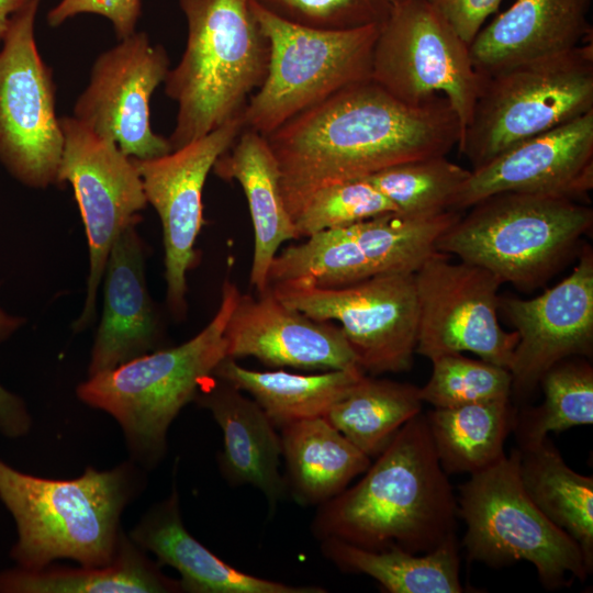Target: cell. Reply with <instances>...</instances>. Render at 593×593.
Listing matches in <instances>:
<instances>
[{"label":"cell","mask_w":593,"mask_h":593,"mask_svg":"<svg viewBox=\"0 0 593 593\" xmlns=\"http://www.w3.org/2000/svg\"><path fill=\"white\" fill-rule=\"evenodd\" d=\"M265 137L294 220L321 188L447 156L458 146L461 128L445 97L409 103L371 78L307 108Z\"/></svg>","instance_id":"obj_1"},{"label":"cell","mask_w":593,"mask_h":593,"mask_svg":"<svg viewBox=\"0 0 593 593\" xmlns=\"http://www.w3.org/2000/svg\"><path fill=\"white\" fill-rule=\"evenodd\" d=\"M353 486L318 505L312 530L382 550L428 552L456 536L458 504L425 414L407 421Z\"/></svg>","instance_id":"obj_2"},{"label":"cell","mask_w":593,"mask_h":593,"mask_svg":"<svg viewBox=\"0 0 593 593\" xmlns=\"http://www.w3.org/2000/svg\"><path fill=\"white\" fill-rule=\"evenodd\" d=\"M135 465L111 470L88 467L78 478L54 480L21 472L0 459V500L18 533L10 556L36 570L57 559L85 567L110 563L123 530L120 518L139 490Z\"/></svg>","instance_id":"obj_3"},{"label":"cell","mask_w":593,"mask_h":593,"mask_svg":"<svg viewBox=\"0 0 593 593\" xmlns=\"http://www.w3.org/2000/svg\"><path fill=\"white\" fill-rule=\"evenodd\" d=\"M179 5L187 43L164 81L177 103L167 137L172 150L242 115L266 77L270 52L254 0H179Z\"/></svg>","instance_id":"obj_4"},{"label":"cell","mask_w":593,"mask_h":593,"mask_svg":"<svg viewBox=\"0 0 593 593\" xmlns=\"http://www.w3.org/2000/svg\"><path fill=\"white\" fill-rule=\"evenodd\" d=\"M239 294L226 278L217 311L194 337L89 376L78 385L83 403L116 419L133 459L144 468L164 458L170 424L226 358L225 327Z\"/></svg>","instance_id":"obj_5"},{"label":"cell","mask_w":593,"mask_h":593,"mask_svg":"<svg viewBox=\"0 0 593 593\" xmlns=\"http://www.w3.org/2000/svg\"><path fill=\"white\" fill-rule=\"evenodd\" d=\"M469 209L436 250L524 289L545 282L593 224L591 206L555 194L501 192Z\"/></svg>","instance_id":"obj_6"},{"label":"cell","mask_w":593,"mask_h":593,"mask_svg":"<svg viewBox=\"0 0 593 593\" xmlns=\"http://www.w3.org/2000/svg\"><path fill=\"white\" fill-rule=\"evenodd\" d=\"M593 110V42L483 77L461 139L477 169L507 148Z\"/></svg>","instance_id":"obj_7"},{"label":"cell","mask_w":593,"mask_h":593,"mask_svg":"<svg viewBox=\"0 0 593 593\" xmlns=\"http://www.w3.org/2000/svg\"><path fill=\"white\" fill-rule=\"evenodd\" d=\"M518 460L516 448L459 486L458 517L467 528L461 545L468 559L493 568L526 560L549 590L568 585L569 578L584 581L591 572L581 548L527 495Z\"/></svg>","instance_id":"obj_8"},{"label":"cell","mask_w":593,"mask_h":593,"mask_svg":"<svg viewBox=\"0 0 593 593\" xmlns=\"http://www.w3.org/2000/svg\"><path fill=\"white\" fill-rule=\"evenodd\" d=\"M254 11L270 52L266 77L242 113L244 127L266 136L337 91L371 79L381 25L318 30L284 21L255 0Z\"/></svg>","instance_id":"obj_9"},{"label":"cell","mask_w":593,"mask_h":593,"mask_svg":"<svg viewBox=\"0 0 593 593\" xmlns=\"http://www.w3.org/2000/svg\"><path fill=\"white\" fill-rule=\"evenodd\" d=\"M42 0H27L10 19L0 48V161L22 183H57L64 147L52 69L35 41Z\"/></svg>","instance_id":"obj_10"},{"label":"cell","mask_w":593,"mask_h":593,"mask_svg":"<svg viewBox=\"0 0 593 593\" xmlns=\"http://www.w3.org/2000/svg\"><path fill=\"white\" fill-rule=\"evenodd\" d=\"M269 286L279 300L309 317L338 322L365 373L412 367L418 334L414 273H378L339 288L304 280Z\"/></svg>","instance_id":"obj_11"},{"label":"cell","mask_w":593,"mask_h":593,"mask_svg":"<svg viewBox=\"0 0 593 593\" xmlns=\"http://www.w3.org/2000/svg\"><path fill=\"white\" fill-rule=\"evenodd\" d=\"M371 78L409 103L445 97L458 118L461 136L482 83L469 45L428 0H400L394 7L379 31Z\"/></svg>","instance_id":"obj_12"},{"label":"cell","mask_w":593,"mask_h":593,"mask_svg":"<svg viewBox=\"0 0 593 593\" xmlns=\"http://www.w3.org/2000/svg\"><path fill=\"white\" fill-rule=\"evenodd\" d=\"M59 122L64 147L57 183L72 187L89 246L86 300L72 324L75 332H81L96 320L97 292L113 242L148 203L132 157L72 115Z\"/></svg>","instance_id":"obj_13"},{"label":"cell","mask_w":593,"mask_h":593,"mask_svg":"<svg viewBox=\"0 0 593 593\" xmlns=\"http://www.w3.org/2000/svg\"><path fill=\"white\" fill-rule=\"evenodd\" d=\"M418 302L415 354L429 360L470 351L510 370L518 342L497 320L502 281L489 270L435 251L414 272Z\"/></svg>","instance_id":"obj_14"},{"label":"cell","mask_w":593,"mask_h":593,"mask_svg":"<svg viewBox=\"0 0 593 593\" xmlns=\"http://www.w3.org/2000/svg\"><path fill=\"white\" fill-rule=\"evenodd\" d=\"M169 69L166 49L135 31L96 58L72 116L132 158L166 155L172 149L152 130L149 101Z\"/></svg>","instance_id":"obj_15"},{"label":"cell","mask_w":593,"mask_h":593,"mask_svg":"<svg viewBox=\"0 0 593 593\" xmlns=\"http://www.w3.org/2000/svg\"><path fill=\"white\" fill-rule=\"evenodd\" d=\"M244 128L242 115L170 153L132 158L147 203L163 227L167 305L181 320L187 312V271L194 262V244L203 223L202 192L215 161Z\"/></svg>","instance_id":"obj_16"},{"label":"cell","mask_w":593,"mask_h":593,"mask_svg":"<svg viewBox=\"0 0 593 593\" xmlns=\"http://www.w3.org/2000/svg\"><path fill=\"white\" fill-rule=\"evenodd\" d=\"M518 334L512 390L527 395L556 363L590 356L593 345V253L584 247L572 272L540 295L500 299Z\"/></svg>","instance_id":"obj_17"},{"label":"cell","mask_w":593,"mask_h":593,"mask_svg":"<svg viewBox=\"0 0 593 593\" xmlns=\"http://www.w3.org/2000/svg\"><path fill=\"white\" fill-rule=\"evenodd\" d=\"M593 188V110L502 152L471 175L450 210L501 192L555 194L582 201Z\"/></svg>","instance_id":"obj_18"},{"label":"cell","mask_w":593,"mask_h":593,"mask_svg":"<svg viewBox=\"0 0 593 593\" xmlns=\"http://www.w3.org/2000/svg\"><path fill=\"white\" fill-rule=\"evenodd\" d=\"M225 339L226 357L235 360L253 357L268 367L301 370L358 367L340 326L284 304L270 286L257 298L239 294Z\"/></svg>","instance_id":"obj_19"},{"label":"cell","mask_w":593,"mask_h":593,"mask_svg":"<svg viewBox=\"0 0 593 593\" xmlns=\"http://www.w3.org/2000/svg\"><path fill=\"white\" fill-rule=\"evenodd\" d=\"M139 217L119 233L103 273V311L91 349L89 376L159 349L163 323L148 293Z\"/></svg>","instance_id":"obj_20"},{"label":"cell","mask_w":593,"mask_h":593,"mask_svg":"<svg viewBox=\"0 0 593 593\" xmlns=\"http://www.w3.org/2000/svg\"><path fill=\"white\" fill-rule=\"evenodd\" d=\"M592 0H515L469 45L472 65L486 77L592 42Z\"/></svg>","instance_id":"obj_21"},{"label":"cell","mask_w":593,"mask_h":593,"mask_svg":"<svg viewBox=\"0 0 593 593\" xmlns=\"http://www.w3.org/2000/svg\"><path fill=\"white\" fill-rule=\"evenodd\" d=\"M193 401L206 409L222 429L219 463L223 475L234 485L257 488L273 508L287 485L279 472L281 439L265 411L213 374L203 380Z\"/></svg>","instance_id":"obj_22"},{"label":"cell","mask_w":593,"mask_h":593,"mask_svg":"<svg viewBox=\"0 0 593 593\" xmlns=\"http://www.w3.org/2000/svg\"><path fill=\"white\" fill-rule=\"evenodd\" d=\"M130 537L161 566L180 574L181 591L190 593H324L315 585H290L248 574L231 567L198 541L184 527L179 496L155 504L134 527Z\"/></svg>","instance_id":"obj_23"},{"label":"cell","mask_w":593,"mask_h":593,"mask_svg":"<svg viewBox=\"0 0 593 593\" xmlns=\"http://www.w3.org/2000/svg\"><path fill=\"white\" fill-rule=\"evenodd\" d=\"M212 170L223 180H236L248 202L254 228L250 284L268 288V269L279 247L299 239L281 192L280 172L264 135L244 127L233 145L219 157Z\"/></svg>","instance_id":"obj_24"},{"label":"cell","mask_w":593,"mask_h":593,"mask_svg":"<svg viewBox=\"0 0 593 593\" xmlns=\"http://www.w3.org/2000/svg\"><path fill=\"white\" fill-rule=\"evenodd\" d=\"M287 489L302 505H321L363 473L371 458L351 444L325 417L281 427Z\"/></svg>","instance_id":"obj_25"},{"label":"cell","mask_w":593,"mask_h":593,"mask_svg":"<svg viewBox=\"0 0 593 593\" xmlns=\"http://www.w3.org/2000/svg\"><path fill=\"white\" fill-rule=\"evenodd\" d=\"M130 536L122 533L114 559L99 567H16L0 572V593H168L179 581L165 575Z\"/></svg>","instance_id":"obj_26"},{"label":"cell","mask_w":593,"mask_h":593,"mask_svg":"<svg viewBox=\"0 0 593 593\" xmlns=\"http://www.w3.org/2000/svg\"><path fill=\"white\" fill-rule=\"evenodd\" d=\"M212 374L248 393L281 428L301 419L324 417L366 373L358 367L318 374L258 371L226 357Z\"/></svg>","instance_id":"obj_27"},{"label":"cell","mask_w":593,"mask_h":593,"mask_svg":"<svg viewBox=\"0 0 593 593\" xmlns=\"http://www.w3.org/2000/svg\"><path fill=\"white\" fill-rule=\"evenodd\" d=\"M522 485L535 505L582 550L593 571V478L572 470L549 437L518 446Z\"/></svg>","instance_id":"obj_28"},{"label":"cell","mask_w":593,"mask_h":593,"mask_svg":"<svg viewBox=\"0 0 593 593\" xmlns=\"http://www.w3.org/2000/svg\"><path fill=\"white\" fill-rule=\"evenodd\" d=\"M321 549L342 571L367 574L390 593L463 592L457 536L425 553L369 550L337 538L322 539Z\"/></svg>","instance_id":"obj_29"},{"label":"cell","mask_w":593,"mask_h":593,"mask_svg":"<svg viewBox=\"0 0 593 593\" xmlns=\"http://www.w3.org/2000/svg\"><path fill=\"white\" fill-rule=\"evenodd\" d=\"M517 412L510 400L434 407L425 414L439 463L447 474L483 470L504 452Z\"/></svg>","instance_id":"obj_30"},{"label":"cell","mask_w":593,"mask_h":593,"mask_svg":"<svg viewBox=\"0 0 593 593\" xmlns=\"http://www.w3.org/2000/svg\"><path fill=\"white\" fill-rule=\"evenodd\" d=\"M422 405L418 387L363 374L324 417L371 458L422 412Z\"/></svg>","instance_id":"obj_31"},{"label":"cell","mask_w":593,"mask_h":593,"mask_svg":"<svg viewBox=\"0 0 593 593\" xmlns=\"http://www.w3.org/2000/svg\"><path fill=\"white\" fill-rule=\"evenodd\" d=\"M461 215L446 210L433 214L400 211L347 226L378 273H414L436 251V242Z\"/></svg>","instance_id":"obj_32"},{"label":"cell","mask_w":593,"mask_h":593,"mask_svg":"<svg viewBox=\"0 0 593 593\" xmlns=\"http://www.w3.org/2000/svg\"><path fill=\"white\" fill-rule=\"evenodd\" d=\"M376 275L346 227L325 230L277 254L268 269V284L304 280L320 288H339Z\"/></svg>","instance_id":"obj_33"},{"label":"cell","mask_w":593,"mask_h":593,"mask_svg":"<svg viewBox=\"0 0 593 593\" xmlns=\"http://www.w3.org/2000/svg\"><path fill=\"white\" fill-rule=\"evenodd\" d=\"M539 384L544 391L541 405L516 414L518 446L593 423V369L588 361L567 358L551 367Z\"/></svg>","instance_id":"obj_34"},{"label":"cell","mask_w":593,"mask_h":593,"mask_svg":"<svg viewBox=\"0 0 593 593\" xmlns=\"http://www.w3.org/2000/svg\"><path fill=\"white\" fill-rule=\"evenodd\" d=\"M471 175L447 156L418 159L389 167L366 179L400 212L433 214L450 210L451 202Z\"/></svg>","instance_id":"obj_35"},{"label":"cell","mask_w":593,"mask_h":593,"mask_svg":"<svg viewBox=\"0 0 593 593\" xmlns=\"http://www.w3.org/2000/svg\"><path fill=\"white\" fill-rule=\"evenodd\" d=\"M430 361L433 371L427 383L419 388V396L434 407L511 398L512 376L506 368L467 358L461 353L441 355Z\"/></svg>","instance_id":"obj_36"},{"label":"cell","mask_w":593,"mask_h":593,"mask_svg":"<svg viewBox=\"0 0 593 593\" xmlns=\"http://www.w3.org/2000/svg\"><path fill=\"white\" fill-rule=\"evenodd\" d=\"M398 211L394 204L366 179L326 186L315 191L294 217L298 237L343 228Z\"/></svg>","instance_id":"obj_37"},{"label":"cell","mask_w":593,"mask_h":593,"mask_svg":"<svg viewBox=\"0 0 593 593\" xmlns=\"http://www.w3.org/2000/svg\"><path fill=\"white\" fill-rule=\"evenodd\" d=\"M271 14L293 24L343 31L382 25L400 0H255Z\"/></svg>","instance_id":"obj_38"},{"label":"cell","mask_w":593,"mask_h":593,"mask_svg":"<svg viewBox=\"0 0 593 593\" xmlns=\"http://www.w3.org/2000/svg\"><path fill=\"white\" fill-rule=\"evenodd\" d=\"M81 13L98 14L108 19L113 25L118 40H121L136 31L142 14V1L60 0L48 11L46 20L48 25L56 27Z\"/></svg>","instance_id":"obj_39"},{"label":"cell","mask_w":593,"mask_h":593,"mask_svg":"<svg viewBox=\"0 0 593 593\" xmlns=\"http://www.w3.org/2000/svg\"><path fill=\"white\" fill-rule=\"evenodd\" d=\"M434 9L468 45L502 0H428Z\"/></svg>","instance_id":"obj_40"},{"label":"cell","mask_w":593,"mask_h":593,"mask_svg":"<svg viewBox=\"0 0 593 593\" xmlns=\"http://www.w3.org/2000/svg\"><path fill=\"white\" fill-rule=\"evenodd\" d=\"M21 324V320L0 310V342ZM32 419L24 402L0 384V433L8 438H19L29 433Z\"/></svg>","instance_id":"obj_41"},{"label":"cell","mask_w":593,"mask_h":593,"mask_svg":"<svg viewBox=\"0 0 593 593\" xmlns=\"http://www.w3.org/2000/svg\"><path fill=\"white\" fill-rule=\"evenodd\" d=\"M27 0H0V42L2 41L11 16L20 10Z\"/></svg>","instance_id":"obj_42"}]
</instances>
